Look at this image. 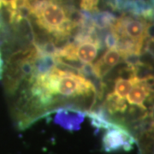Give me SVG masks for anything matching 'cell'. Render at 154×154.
<instances>
[{"label":"cell","instance_id":"7","mask_svg":"<svg viewBox=\"0 0 154 154\" xmlns=\"http://www.w3.org/2000/svg\"><path fill=\"white\" fill-rule=\"evenodd\" d=\"M151 85L146 82H140L133 86L127 94V101L132 105L145 109L144 102L151 95Z\"/></svg>","mask_w":154,"mask_h":154},{"label":"cell","instance_id":"6","mask_svg":"<svg viewBox=\"0 0 154 154\" xmlns=\"http://www.w3.org/2000/svg\"><path fill=\"white\" fill-rule=\"evenodd\" d=\"M133 141V138L125 130L116 126L110 127L104 137L105 148L109 152L120 148H129Z\"/></svg>","mask_w":154,"mask_h":154},{"label":"cell","instance_id":"3","mask_svg":"<svg viewBox=\"0 0 154 154\" xmlns=\"http://www.w3.org/2000/svg\"><path fill=\"white\" fill-rule=\"evenodd\" d=\"M150 17L136 13L115 17L110 25V33L116 38V43L120 40H130L144 46L145 38L151 28V24L147 21Z\"/></svg>","mask_w":154,"mask_h":154},{"label":"cell","instance_id":"8","mask_svg":"<svg viewBox=\"0 0 154 154\" xmlns=\"http://www.w3.org/2000/svg\"><path fill=\"white\" fill-rule=\"evenodd\" d=\"M140 81L138 80L134 75H130V78L129 79H124V78H117L116 80L115 87H114V91L112 94L115 95L116 98L124 100L125 97L127 96L128 93L129 92V90L131 89L135 83L140 82Z\"/></svg>","mask_w":154,"mask_h":154},{"label":"cell","instance_id":"5","mask_svg":"<svg viewBox=\"0 0 154 154\" xmlns=\"http://www.w3.org/2000/svg\"><path fill=\"white\" fill-rule=\"evenodd\" d=\"M122 60V56L117 48H109L104 55L91 67L95 76L101 79Z\"/></svg>","mask_w":154,"mask_h":154},{"label":"cell","instance_id":"1","mask_svg":"<svg viewBox=\"0 0 154 154\" xmlns=\"http://www.w3.org/2000/svg\"><path fill=\"white\" fill-rule=\"evenodd\" d=\"M96 93L94 83L80 73L54 67L50 71L34 75L32 94L42 104H49L53 96L76 97Z\"/></svg>","mask_w":154,"mask_h":154},{"label":"cell","instance_id":"4","mask_svg":"<svg viewBox=\"0 0 154 154\" xmlns=\"http://www.w3.org/2000/svg\"><path fill=\"white\" fill-rule=\"evenodd\" d=\"M73 44L76 59L84 65L92 64L101 47L99 40L94 38V34L79 33Z\"/></svg>","mask_w":154,"mask_h":154},{"label":"cell","instance_id":"2","mask_svg":"<svg viewBox=\"0 0 154 154\" xmlns=\"http://www.w3.org/2000/svg\"><path fill=\"white\" fill-rule=\"evenodd\" d=\"M22 9L35 18L42 29L58 38L69 36L85 20L83 15L74 18L66 6L57 0H23Z\"/></svg>","mask_w":154,"mask_h":154},{"label":"cell","instance_id":"9","mask_svg":"<svg viewBox=\"0 0 154 154\" xmlns=\"http://www.w3.org/2000/svg\"><path fill=\"white\" fill-rule=\"evenodd\" d=\"M106 106L108 108V110L111 113L115 112H123L126 110L127 105L124 100L116 98L114 94H110L107 96L106 99Z\"/></svg>","mask_w":154,"mask_h":154},{"label":"cell","instance_id":"10","mask_svg":"<svg viewBox=\"0 0 154 154\" xmlns=\"http://www.w3.org/2000/svg\"><path fill=\"white\" fill-rule=\"evenodd\" d=\"M99 0H81V7L83 11H97V5Z\"/></svg>","mask_w":154,"mask_h":154}]
</instances>
